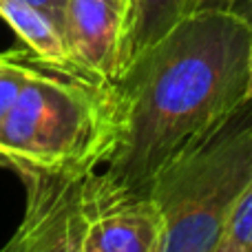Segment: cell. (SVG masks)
<instances>
[{"label": "cell", "mask_w": 252, "mask_h": 252, "mask_svg": "<svg viewBox=\"0 0 252 252\" xmlns=\"http://www.w3.org/2000/svg\"><path fill=\"white\" fill-rule=\"evenodd\" d=\"M239 2L244 0H201L199 2V11L204 9H221V11H232Z\"/></svg>", "instance_id": "4fadbf2b"}, {"label": "cell", "mask_w": 252, "mask_h": 252, "mask_svg": "<svg viewBox=\"0 0 252 252\" xmlns=\"http://www.w3.org/2000/svg\"><path fill=\"white\" fill-rule=\"evenodd\" d=\"M0 18L44 64L80 73L71 62L60 25L47 11L25 0H0Z\"/></svg>", "instance_id": "ba28073f"}, {"label": "cell", "mask_w": 252, "mask_h": 252, "mask_svg": "<svg viewBox=\"0 0 252 252\" xmlns=\"http://www.w3.org/2000/svg\"><path fill=\"white\" fill-rule=\"evenodd\" d=\"M250 27L237 11L204 9L120 75L122 135L106 173L148 195L168 164L213 137L248 100Z\"/></svg>", "instance_id": "6da1fadb"}, {"label": "cell", "mask_w": 252, "mask_h": 252, "mask_svg": "<svg viewBox=\"0 0 252 252\" xmlns=\"http://www.w3.org/2000/svg\"><path fill=\"white\" fill-rule=\"evenodd\" d=\"M126 0H64L62 35L82 75L118 82L122 75Z\"/></svg>", "instance_id": "8992f818"}, {"label": "cell", "mask_w": 252, "mask_h": 252, "mask_svg": "<svg viewBox=\"0 0 252 252\" xmlns=\"http://www.w3.org/2000/svg\"><path fill=\"white\" fill-rule=\"evenodd\" d=\"M0 252H18L16 239H13V237H11V239H9V241H7V244H4V246H2V248H0Z\"/></svg>", "instance_id": "5bb4252c"}, {"label": "cell", "mask_w": 252, "mask_h": 252, "mask_svg": "<svg viewBox=\"0 0 252 252\" xmlns=\"http://www.w3.org/2000/svg\"><path fill=\"white\" fill-rule=\"evenodd\" d=\"M122 135L115 82L42 64L0 124L9 170L84 177L106 164Z\"/></svg>", "instance_id": "7a4b0ae2"}, {"label": "cell", "mask_w": 252, "mask_h": 252, "mask_svg": "<svg viewBox=\"0 0 252 252\" xmlns=\"http://www.w3.org/2000/svg\"><path fill=\"white\" fill-rule=\"evenodd\" d=\"M252 188V100L213 137L168 164L148 188L164 219L161 252H217L226 223Z\"/></svg>", "instance_id": "3957f363"}, {"label": "cell", "mask_w": 252, "mask_h": 252, "mask_svg": "<svg viewBox=\"0 0 252 252\" xmlns=\"http://www.w3.org/2000/svg\"><path fill=\"white\" fill-rule=\"evenodd\" d=\"M25 215L13 232L18 252H91L82 210V179L18 170Z\"/></svg>", "instance_id": "5b68a950"}, {"label": "cell", "mask_w": 252, "mask_h": 252, "mask_svg": "<svg viewBox=\"0 0 252 252\" xmlns=\"http://www.w3.org/2000/svg\"><path fill=\"white\" fill-rule=\"evenodd\" d=\"M201 0H126L122 73L175 27L199 11Z\"/></svg>", "instance_id": "52a82bcc"}, {"label": "cell", "mask_w": 252, "mask_h": 252, "mask_svg": "<svg viewBox=\"0 0 252 252\" xmlns=\"http://www.w3.org/2000/svg\"><path fill=\"white\" fill-rule=\"evenodd\" d=\"M42 64L44 62L29 49H9L0 53V124L25 84L42 69Z\"/></svg>", "instance_id": "9c48e42d"}, {"label": "cell", "mask_w": 252, "mask_h": 252, "mask_svg": "<svg viewBox=\"0 0 252 252\" xmlns=\"http://www.w3.org/2000/svg\"><path fill=\"white\" fill-rule=\"evenodd\" d=\"M232 11H237L250 27V33H252V0H244L239 2ZM248 100H252V42H250V82H248Z\"/></svg>", "instance_id": "7c38bea8"}, {"label": "cell", "mask_w": 252, "mask_h": 252, "mask_svg": "<svg viewBox=\"0 0 252 252\" xmlns=\"http://www.w3.org/2000/svg\"><path fill=\"white\" fill-rule=\"evenodd\" d=\"M217 252H252V188L232 210Z\"/></svg>", "instance_id": "30bf717a"}, {"label": "cell", "mask_w": 252, "mask_h": 252, "mask_svg": "<svg viewBox=\"0 0 252 252\" xmlns=\"http://www.w3.org/2000/svg\"><path fill=\"white\" fill-rule=\"evenodd\" d=\"M82 210L91 252H161L164 219L157 204L106 170L84 175Z\"/></svg>", "instance_id": "277c9868"}, {"label": "cell", "mask_w": 252, "mask_h": 252, "mask_svg": "<svg viewBox=\"0 0 252 252\" xmlns=\"http://www.w3.org/2000/svg\"><path fill=\"white\" fill-rule=\"evenodd\" d=\"M0 168H7V164H4V159L0 157Z\"/></svg>", "instance_id": "9a60e30c"}, {"label": "cell", "mask_w": 252, "mask_h": 252, "mask_svg": "<svg viewBox=\"0 0 252 252\" xmlns=\"http://www.w3.org/2000/svg\"><path fill=\"white\" fill-rule=\"evenodd\" d=\"M25 2H31V4H35V7H40L42 11H47L62 29V9H64V0H25Z\"/></svg>", "instance_id": "8fae6325"}]
</instances>
